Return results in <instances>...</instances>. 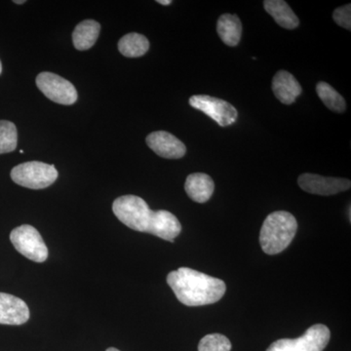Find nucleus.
Returning a JSON list of instances; mask_svg holds the SVG:
<instances>
[{
    "label": "nucleus",
    "instance_id": "nucleus-21",
    "mask_svg": "<svg viewBox=\"0 0 351 351\" xmlns=\"http://www.w3.org/2000/svg\"><path fill=\"white\" fill-rule=\"evenodd\" d=\"M332 19L343 29L351 31V5L339 7L332 13Z\"/></svg>",
    "mask_w": 351,
    "mask_h": 351
},
{
    "label": "nucleus",
    "instance_id": "nucleus-6",
    "mask_svg": "<svg viewBox=\"0 0 351 351\" xmlns=\"http://www.w3.org/2000/svg\"><path fill=\"white\" fill-rule=\"evenodd\" d=\"M10 240L16 250L25 258L36 263H43L47 260V246L40 233L34 226L23 225L14 228Z\"/></svg>",
    "mask_w": 351,
    "mask_h": 351
},
{
    "label": "nucleus",
    "instance_id": "nucleus-11",
    "mask_svg": "<svg viewBox=\"0 0 351 351\" xmlns=\"http://www.w3.org/2000/svg\"><path fill=\"white\" fill-rule=\"evenodd\" d=\"M29 319V306L23 300L0 293V324L22 325Z\"/></svg>",
    "mask_w": 351,
    "mask_h": 351
},
{
    "label": "nucleus",
    "instance_id": "nucleus-3",
    "mask_svg": "<svg viewBox=\"0 0 351 351\" xmlns=\"http://www.w3.org/2000/svg\"><path fill=\"white\" fill-rule=\"evenodd\" d=\"M298 230L297 219L286 211L269 214L263 221L260 243L267 255H276L285 250L294 239Z\"/></svg>",
    "mask_w": 351,
    "mask_h": 351
},
{
    "label": "nucleus",
    "instance_id": "nucleus-4",
    "mask_svg": "<svg viewBox=\"0 0 351 351\" xmlns=\"http://www.w3.org/2000/svg\"><path fill=\"white\" fill-rule=\"evenodd\" d=\"M14 182L32 189L48 188L58 179V171L54 165L31 161L20 164L11 171Z\"/></svg>",
    "mask_w": 351,
    "mask_h": 351
},
{
    "label": "nucleus",
    "instance_id": "nucleus-14",
    "mask_svg": "<svg viewBox=\"0 0 351 351\" xmlns=\"http://www.w3.org/2000/svg\"><path fill=\"white\" fill-rule=\"evenodd\" d=\"M263 7L277 24L284 29H295L299 27V18L288 5L287 2L283 0H265L263 1Z\"/></svg>",
    "mask_w": 351,
    "mask_h": 351
},
{
    "label": "nucleus",
    "instance_id": "nucleus-12",
    "mask_svg": "<svg viewBox=\"0 0 351 351\" xmlns=\"http://www.w3.org/2000/svg\"><path fill=\"white\" fill-rule=\"evenodd\" d=\"M272 91L284 105H291L302 94L301 84L287 71H279L272 80Z\"/></svg>",
    "mask_w": 351,
    "mask_h": 351
},
{
    "label": "nucleus",
    "instance_id": "nucleus-16",
    "mask_svg": "<svg viewBox=\"0 0 351 351\" xmlns=\"http://www.w3.org/2000/svg\"><path fill=\"white\" fill-rule=\"evenodd\" d=\"M101 25L93 20H85L76 25L73 34V45L76 49H90L96 43L100 34Z\"/></svg>",
    "mask_w": 351,
    "mask_h": 351
},
{
    "label": "nucleus",
    "instance_id": "nucleus-25",
    "mask_svg": "<svg viewBox=\"0 0 351 351\" xmlns=\"http://www.w3.org/2000/svg\"><path fill=\"white\" fill-rule=\"evenodd\" d=\"M1 71H2V64H1V62H0V75H1Z\"/></svg>",
    "mask_w": 351,
    "mask_h": 351
},
{
    "label": "nucleus",
    "instance_id": "nucleus-7",
    "mask_svg": "<svg viewBox=\"0 0 351 351\" xmlns=\"http://www.w3.org/2000/svg\"><path fill=\"white\" fill-rule=\"evenodd\" d=\"M189 105L211 117L221 127L232 125L239 117V112L232 104L208 95L191 97Z\"/></svg>",
    "mask_w": 351,
    "mask_h": 351
},
{
    "label": "nucleus",
    "instance_id": "nucleus-8",
    "mask_svg": "<svg viewBox=\"0 0 351 351\" xmlns=\"http://www.w3.org/2000/svg\"><path fill=\"white\" fill-rule=\"evenodd\" d=\"M36 85L49 100L60 105H73L77 100L75 87L68 80L55 73H39L36 77Z\"/></svg>",
    "mask_w": 351,
    "mask_h": 351
},
{
    "label": "nucleus",
    "instance_id": "nucleus-1",
    "mask_svg": "<svg viewBox=\"0 0 351 351\" xmlns=\"http://www.w3.org/2000/svg\"><path fill=\"white\" fill-rule=\"evenodd\" d=\"M112 211L122 223L136 232L151 233L167 241L174 239L182 232L177 217L166 210L152 211L143 198L124 195L114 200Z\"/></svg>",
    "mask_w": 351,
    "mask_h": 351
},
{
    "label": "nucleus",
    "instance_id": "nucleus-19",
    "mask_svg": "<svg viewBox=\"0 0 351 351\" xmlns=\"http://www.w3.org/2000/svg\"><path fill=\"white\" fill-rule=\"evenodd\" d=\"M18 133L15 124L7 120H0V154L15 151Z\"/></svg>",
    "mask_w": 351,
    "mask_h": 351
},
{
    "label": "nucleus",
    "instance_id": "nucleus-9",
    "mask_svg": "<svg viewBox=\"0 0 351 351\" xmlns=\"http://www.w3.org/2000/svg\"><path fill=\"white\" fill-rule=\"evenodd\" d=\"M300 188L306 193L317 195H334L350 189V180L323 177L316 174H302L298 180Z\"/></svg>",
    "mask_w": 351,
    "mask_h": 351
},
{
    "label": "nucleus",
    "instance_id": "nucleus-24",
    "mask_svg": "<svg viewBox=\"0 0 351 351\" xmlns=\"http://www.w3.org/2000/svg\"><path fill=\"white\" fill-rule=\"evenodd\" d=\"M107 351H120V350H117V348H108Z\"/></svg>",
    "mask_w": 351,
    "mask_h": 351
},
{
    "label": "nucleus",
    "instance_id": "nucleus-23",
    "mask_svg": "<svg viewBox=\"0 0 351 351\" xmlns=\"http://www.w3.org/2000/svg\"><path fill=\"white\" fill-rule=\"evenodd\" d=\"M15 2V3H17V4H24L25 3V0H22V1H18V0H16V1H14Z\"/></svg>",
    "mask_w": 351,
    "mask_h": 351
},
{
    "label": "nucleus",
    "instance_id": "nucleus-15",
    "mask_svg": "<svg viewBox=\"0 0 351 351\" xmlns=\"http://www.w3.org/2000/svg\"><path fill=\"white\" fill-rule=\"evenodd\" d=\"M217 32L219 38L228 46L239 45L242 36V24L239 16L223 14L217 23Z\"/></svg>",
    "mask_w": 351,
    "mask_h": 351
},
{
    "label": "nucleus",
    "instance_id": "nucleus-17",
    "mask_svg": "<svg viewBox=\"0 0 351 351\" xmlns=\"http://www.w3.org/2000/svg\"><path fill=\"white\" fill-rule=\"evenodd\" d=\"M119 49L127 58L142 57L149 49V41L143 34H128L120 39Z\"/></svg>",
    "mask_w": 351,
    "mask_h": 351
},
{
    "label": "nucleus",
    "instance_id": "nucleus-2",
    "mask_svg": "<svg viewBox=\"0 0 351 351\" xmlns=\"http://www.w3.org/2000/svg\"><path fill=\"white\" fill-rule=\"evenodd\" d=\"M167 283L177 299L188 306L215 304L223 297L226 290V283L221 279L189 267L170 272Z\"/></svg>",
    "mask_w": 351,
    "mask_h": 351
},
{
    "label": "nucleus",
    "instance_id": "nucleus-20",
    "mask_svg": "<svg viewBox=\"0 0 351 351\" xmlns=\"http://www.w3.org/2000/svg\"><path fill=\"white\" fill-rule=\"evenodd\" d=\"M232 343L221 334H210L201 339L198 351H230Z\"/></svg>",
    "mask_w": 351,
    "mask_h": 351
},
{
    "label": "nucleus",
    "instance_id": "nucleus-13",
    "mask_svg": "<svg viewBox=\"0 0 351 351\" xmlns=\"http://www.w3.org/2000/svg\"><path fill=\"white\" fill-rule=\"evenodd\" d=\"M184 189L191 200L205 203L213 195L215 184L210 176L204 173H195L186 178Z\"/></svg>",
    "mask_w": 351,
    "mask_h": 351
},
{
    "label": "nucleus",
    "instance_id": "nucleus-10",
    "mask_svg": "<svg viewBox=\"0 0 351 351\" xmlns=\"http://www.w3.org/2000/svg\"><path fill=\"white\" fill-rule=\"evenodd\" d=\"M147 144L157 156L163 158L179 159L186 156L184 143L166 131L152 132L147 137Z\"/></svg>",
    "mask_w": 351,
    "mask_h": 351
},
{
    "label": "nucleus",
    "instance_id": "nucleus-18",
    "mask_svg": "<svg viewBox=\"0 0 351 351\" xmlns=\"http://www.w3.org/2000/svg\"><path fill=\"white\" fill-rule=\"evenodd\" d=\"M316 92L329 110L332 112L343 113L346 112V104L345 99L327 82H319L316 85Z\"/></svg>",
    "mask_w": 351,
    "mask_h": 351
},
{
    "label": "nucleus",
    "instance_id": "nucleus-22",
    "mask_svg": "<svg viewBox=\"0 0 351 351\" xmlns=\"http://www.w3.org/2000/svg\"><path fill=\"white\" fill-rule=\"evenodd\" d=\"M159 4H161V5H170L171 3H172V1L171 0H158Z\"/></svg>",
    "mask_w": 351,
    "mask_h": 351
},
{
    "label": "nucleus",
    "instance_id": "nucleus-5",
    "mask_svg": "<svg viewBox=\"0 0 351 351\" xmlns=\"http://www.w3.org/2000/svg\"><path fill=\"white\" fill-rule=\"evenodd\" d=\"M331 332L323 324H315L298 339L274 341L267 351H323L329 343Z\"/></svg>",
    "mask_w": 351,
    "mask_h": 351
}]
</instances>
